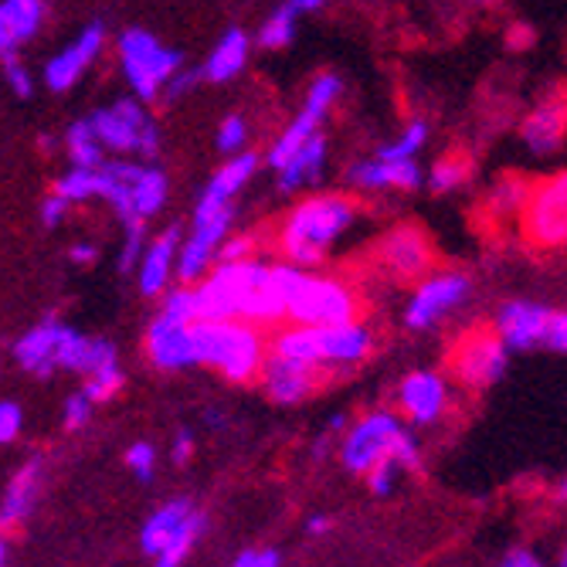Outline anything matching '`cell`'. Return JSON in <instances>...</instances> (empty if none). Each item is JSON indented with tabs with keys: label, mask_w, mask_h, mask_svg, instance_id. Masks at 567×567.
I'll return each instance as SVG.
<instances>
[{
	"label": "cell",
	"mask_w": 567,
	"mask_h": 567,
	"mask_svg": "<svg viewBox=\"0 0 567 567\" xmlns=\"http://www.w3.org/2000/svg\"><path fill=\"white\" fill-rule=\"evenodd\" d=\"M292 327H340L360 320V296L337 276H317L289 262V317Z\"/></svg>",
	"instance_id": "obj_5"
},
{
	"label": "cell",
	"mask_w": 567,
	"mask_h": 567,
	"mask_svg": "<svg viewBox=\"0 0 567 567\" xmlns=\"http://www.w3.org/2000/svg\"><path fill=\"white\" fill-rule=\"evenodd\" d=\"M146 360L157 371H184L197 364V343H194V323L174 320L167 313H157L146 327Z\"/></svg>",
	"instance_id": "obj_15"
},
{
	"label": "cell",
	"mask_w": 567,
	"mask_h": 567,
	"mask_svg": "<svg viewBox=\"0 0 567 567\" xmlns=\"http://www.w3.org/2000/svg\"><path fill=\"white\" fill-rule=\"evenodd\" d=\"M347 184L353 190H419L425 184V171L419 161H381L374 153V157L347 167Z\"/></svg>",
	"instance_id": "obj_23"
},
{
	"label": "cell",
	"mask_w": 567,
	"mask_h": 567,
	"mask_svg": "<svg viewBox=\"0 0 567 567\" xmlns=\"http://www.w3.org/2000/svg\"><path fill=\"white\" fill-rule=\"evenodd\" d=\"M0 567H11V540L0 544Z\"/></svg>",
	"instance_id": "obj_56"
},
{
	"label": "cell",
	"mask_w": 567,
	"mask_h": 567,
	"mask_svg": "<svg viewBox=\"0 0 567 567\" xmlns=\"http://www.w3.org/2000/svg\"><path fill=\"white\" fill-rule=\"evenodd\" d=\"M197 517V506L190 499H167L150 513L143 530H140V547L146 557H157L190 520Z\"/></svg>",
	"instance_id": "obj_25"
},
{
	"label": "cell",
	"mask_w": 567,
	"mask_h": 567,
	"mask_svg": "<svg viewBox=\"0 0 567 567\" xmlns=\"http://www.w3.org/2000/svg\"><path fill=\"white\" fill-rule=\"evenodd\" d=\"M534 41H537V34H534L530 24H513V28L506 31V44H509L513 51H527V48H534Z\"/></svg>",
	"instance_id": "obj_50"
},
{
	"label": "cell",
	"mask_w": 567,
	"mask_h": 567,
	"mask_svg": "<svg viewBox=\"0 0 567 567\" xmlns=\"http://www.w3.org/2000/svg\"><path fill=\"white\" fill-rule=\"evenodd\" d=\"M102 44H106V28H102V21H92L89 28H82L59 51V55L44 65V85H48V92H69V89H75V82L102 55Z\"/></svg>",
	"instance_id": "obj_17"
},
{
	"label": "cell",
	"mask_w": 567,
	"mask_h": 567,
	"mask_svg": "<svg viewBox=\"0 0 567 567\" xmlns=\"http://www.w3.org/2000/svg\"><path fill=\"white\" fill-rule=\"evenodd\" d=\"M337 455L343 470L357 476H368L381 462H401L404 470H422V445L408 432V422L398 411L388 408H374L353 419L337 445Z\"/></svg>",
	"instance_id": "obj_2"
},
{
	"label": "cell",
	"mask_w": 567,
	"mask_h": 567,
	"mask_svg": "<svg viewBox=\"0 0 567 567\" xmlns=\"http://www.w3.org/2000/svg\"><path fill=\"white\" fill-rule=\"evenodd\" d=\"M476 4H493V0H476Z\"/></svg>",
	"instance_id": "obj_59"
},
{
	"label": "cell",
	"mask_w": 567,
	"mask_h": 567,
	"mask_svg": "<svg viewBox=\"0 0 567 567\" xmlns=\"http://www.w3.org/2000/svg\"><path fill=\"white\" fill-rule=\"evenodd\" d=\"M204 79V69H181L171 82H167V89H164V102H181L187 92H194V85Z\"/></svg>",
	"instance_id": "obj_43"
},
{
	"label": "cell",
	"mask_w": 567,
	"mask_h": 567,
	"mask_svg": "<svg viewBox=\"0 0 567 567\" xmlns=\"http://www.w3.org/2000/svg\"><path fill=\"white\" fill-rule=\"evenodd\" d=\"M130 194H133V208L140 218H153L164 212L167 194H171V181L161 167H140L130 177Z\"/></svg>",
	"instance_id": "obj_28"
},
{
	"label": "cell",
	"mask_w": 567,
	"mask_h": 567,
	"mask_svg": "<svg viewBox=\"0 0 567 567\" xmlns=\"http://www.w3.org/2000/svg\"><path fill=\"white\" fill-rule=\"evenodd\" d=\"M374 251H378V266L394 282H422V279H429L432 262H435L432 241L415 225H398V228H391L378 241Z\"/></svg>",
	"instance_id": "obj_13"
},
{
	"label": "cell",
	"mask_w": 567,
	"mask_h": 567,
	"mask_svg": "<svg viewBox=\"0 0 567 567\" xmlns=\"http://www.w3.org/2000/svg\"><path fill=\"white\" fill-rule=\"evenodd\" d=\"M181 245H184V235L177 225L164 228L157 238H150L143 259L136 266V286L143 296L157 299L171 289V276H177V259H181Z\"/></svg>",
	"instance_id": "obj_20"
},
{
	"label": "cell",
	"mask_w": 567,
	"mask_h": 567,
	"mask_svg": "<svg viewBox=\"0 0 567 567\" xmlns=\"http://www.w3.org/2000/svg\"><path fill=\"white\" fill-rule=\"evenodd\" d=\"M204 422H208L212 429H228V419L221 415V411H208V415H204Z\"/></svg>",
	"instance_id": "obj_55"
},
{
	"label": "cell",
	"mask_w": 567,
	"mask_h": 567,
	"mask_svg": "<svg viewBox=\"0 0 567 567\" xmlns=\"http://www.w3.org/2000/svg\"><path fill=\"white\" fill-rule=\"evenodd\" d=\"M296 21H299V11H292V4H282V8H276L266 21H262V28H259V41L266 51H282V48H289L292 44V38H296Z\"/></svg>",
	"instance_id": "obj_34"
},
{
	"label": "cell",
	"mask_w": 567,
	"mask_h": 567,
	"mask_svg": "<svg viewBox=\"0 0 567 567\" xmlns=\"http://www.w3.org/2000/svg\"><path fill=\"white\" fill-rule=\"evenodd\" d=\"M470 174H473L470 157H462V153H445L442 161L432 164L425 184H429L432 194H452V190H458L462 184L470 181Z\"/></svg>",
	"instance_id": "obj_31"
},
{
	"label": "cell",
	"mask_w": 567,
	"mask_h": 567,
	"mask_svg": "<svg viewBox=\"0 0 567 567\" xmlns=\"http://www.w3.org/2000/svg\"><path fill=\"white\" fill-rule=\"evenodd\" d=\"M509 368V347L496 330H470L452 343L449 374L466 391H489Z\"/></svg>",
	"instance_id": "obj_8"
},
{
	"label": "cell",
	"mask_w": 567,
	"mask_h": 567,
	"mask_svg": "<svg viewBox=\"0 0 567 567\" xmlns=\"http://www.w3.org/2000/svg\"><path fill=\"white\" fill-rule=\"evenodd\" d=\"M65 153L72 167H85V171H99L106 167V146L95 136L89 120H75L65 133Z\"/></svg>",
	"instance_id": "obj_29"
},
{
	"label": "cell",
	"mask_w": 567,
	"mask_h": 567,
	"mask_svg": "<svg viewBox=\"0 0 567 567\" xmlns=\"http://www.w3.org/2000/svg\"><path fill=\"white\" fill-rule=\"evenodd\" d=\"M245 143H248V123L241 116H228L218 126V150L235 157V153H245Z\"/></svg>",
	"instance_id": "obj_40"
},
{
	"label": "cell",
	"mask_w": 567,
	"mask_h": 567,
	"mask_svg": "<svg viewBox=\"0 0 567 567\" xmlns=\"http://www.w3.org/2000/svg\"><path fill=\"white\" fill-rule=\"evenodd\" d=\"M425 143H429V120H411L394 143L378 150V157L381 161H419Z\"/></svg>",
	"instance_id": "obj_35"
},
{
	"label": "cell",
	"mask_w": 567,
	"mask_h": 567,
	"mask_svg": "<svg viewBox=\"0 0 567 567\" xmlns=\"http://www.w3.org/2000/svg\"><path fill=\"white\" fill-rule=\"evenodd\" d=\"M340 92H343L340 75L323 72V75L313 79V85H309V92H306L302 110L292 116V123H289V126L276 136V143L269 146V153H266V164H269V167L282 171L309 140L320 136V123H323L327 113L333 110V102L340 99Z\"/></svg>",
	"instance_id": "obj_10"
},
{
	"label": "cell",
	"mask_w": 567,
	"mask_h": 567,
	"mask_svg": "<svg viewBox=\"0 0 567 567\" xmlns=\"http://www.w3.org/2000/svg\"><path fill=\"white\" fill-rule=\"evenodd\" d=\"M544 347L554 350V353H567V309H554V313H550Z\"/></svg>",
	"instance_id": "obj_45"
},
{
	"label": "cell",
	"mask_w": 567,
	"mask_h": 567,
	"mask_svg": "<svg viewBox=\"0 0 567 567\" xmlns=\"http://www.w3.org/2000/svg\"><path fill=\"white\" fill-rule=\"evenodd\" d=\"M123 384H126V374H123L120 364H113V368H102V371H95L92 378H85V394H89L95 404H110V401L123 391Z\"/></svg>",
	"instance_id": "obj_37"
},
{
	"label": "cell",
	"mask_w": 567,
	"mask_h": 567,
	"mask_svg": "<svg viewBox=\"0 0 567 567\" xmlns=\"http://www.w3.org/2000/svg\"><path fill=\"white\" fill-rule=\"evenodd\" d=\"M302 364H313L323 374H347L374 353V330L364 320L340 327H286L269 343Z\"/></svg>",
	"instance_id": "obj_3"
},
{
	"label": "cell",
	"mask_w": 567,
	"mask_h": 567,
	"mask_svg": "<svg viewBox=\"0 0 567 567\" xmlns=\"http://www.w3.org/2000/svg\"><path fill=\"white\" fill-rule=\"evenodd\" d=\"M550 313L554 309L537 302V299H509L496 309L493 330L503 337V343L517 353L537 350L547 340V327H550Z\"/></svg>",
	"instance_id": "obj_16"
},
{
	"label": "cell",
	"mask_w": 567,
	"mask_h": 567,
	"mask_svg": "<svg viewBox=\"0 0 567 567\" xmlns=\"http://www.w3.org/2000/svg\"><path fill=\"white\" fill-rule=\"evenodd\" d=\"M21 429H24V408L8 398L4 404H0V442L14 445L18 435H21Z\"/></svg>",
	"instance_id": "obj_42"
},
{
	"label": "cell",
	"mask_w": 567,
	"mask_h": 567,
	"mask_svg": "<svg viewBox=\"0 0 567 567\" xmlns=\"http://www.w3.org/2000/svg\"><path fill=\"white\" fill-rule=\"evenodd\" d=\"M69 259H72L75 266H95L99 248H95L92 241H75V245H72V251H69Z\"/></svg>",
	"instance_id": "obj_52"
},
{
	"label": "cell",
	"mask_w": 567,
	"mask_h": 567,
	"mask_svg": "<svg viewBox=\"0 0 567 567\" xmlns=\"http://www.w3.org/2000/svg\"><path fill=\"white\" fill-rule=\"evenodd\" d=\"M44 458L41 455H31L28 462L14 470V476L8 480L4 486V496H0V527L4 530H14L21 524H28V517L34 513L38 499H41V489H44Z\"/></svg>",
	"instance_id": "obj_21"
},
{
	"label": "cell",
	"mask_w": 567,
	"mask_h": 567,
	"mask_svg": "<svg viewBox=\"0 0 567 567\" xmlns=\"http://www.w3.org/2000/svg\"><path fill=\"white\" fill-rule=\"evenodd\" d=\"M126 470L140 480V483H150L157 476V445L140 439L126 449Z\"/></svg>",
	"instance_id": "obj_39"
},
{
	"label": "cell",
	"mask_w": 567,
	"mask_h": 567,
	"mask_svg": "<svg viewBox=\"0 0 567 567\" xmlns=\"http://www.w3.org/2000/svg\"><path fill=\"white\" fill-rule=\"evenodd\" d=\"M69 323H62L59 317H44L41 323H34L31 330H24L11 353L18 360V368L28 371L31 378H51L59 368V350H62V333H65Z\"/></svg>",
	"instance_id": "obj_18"
},
{
	"label": "cell",
	"mask_w": 567,
	"mask_h": 567,
	"mask_svg": "<svg viewBox=\"0 0 567 567\" xmlns=\"http://www.w3.org/2000/svg\"><path fill=\"white\" fill-rule=\"evenodd\" d=\"M567 136V92L550 89L520 123V140L530 153H554Z\"/></svg>",
	"instance_id": "obj_22"
},
{
	"label": "cell",
	"mask_w": 567,
	"mask_h": 567,
	"mask_svg": "<svg viewBox=\"0 0 567 567\" xmlns=\"http://www.w3.org/2000/svg\"><path fill=\"white\" fill-rule=\"evenodd\" d=\"M110 164V161H106ZM55 190L65 197V200H72V204H79V200H89V197H102V190H106V171H85V167H72L69 174H62L59 181H55Z\"/></svg>",
	"instance_id": "obj_32"
},
{
	"label": "cell",
	"mask_w": 567,
	"mask_h": 567,
	"mask_svg": "<svg viewBox=\"0 0 567 567\" xmlns=\"http://www.w3.org/2000/svg\"><path fill=\"white\" fill-rule=\"evenodd\" d=\"M557 567H567V544H564V550H560V560H557Z\"/></svg>",
	"instance_id": "obj_58"
},
{
	"label": "cell",
	"mask_w": 567,
	"mask_h": 567,
	"mask_svg": "<svg viewBox=\"0 0 567 567\" xmlns=\"http://www.w3.org/2000/svg\"><path fill=\"white\" fill-rule=\"evenodd\" d=\"M204 527H208V517L197 509V517L157 554L153 557V567H184V560L194 554V547H197V540H200V534H204Z\"/></svg>",
	"instance_id": "obj_33"
},
{
	"label": "cell",
	"mask_w": 567,
	"mask_h": 567,
	"mask_svg": "<svg viewBox=\"0 0 567 567\" xmlns=\"http://www.w3.org/2000/svg\"><path fill=\"white\" fill-rule=\"evenodd\" d=\"M194 452H197L194 432H190V429H181V432L174 435V442H171V462H174V466H187V462L194 458Z\"/></svg>",
	"instance_id": "obj_47"
},
{
	"label": "cell",
	"mask_w": 567,
	"mask_h": 567,
	"mask_svg": "<svg viewBox=\"0 0 567 567\" xmlns=\"http://www.w3.org/2000/svg\"><path fill=\"white\" fill-rule=\"evenodd\" d=\"M534 194V184H527L517 174H506L489 187V208L496 218H509V215H524L527 200Z\"/></svg>",
	"instance_id": "obj_30"
},
{
	"label": "cell",
	"mask_w": 567,
	"mask_h": 567,
	"mask_svg": "<svg viewBox=\"0 0 567 567\" xmlns=\"http://www.w3.org/2000/svg\"><path fill=\"white\" fill-rule=\"evenodd\" d=\"M327 171V136H313L309 140L296 157L279 171V190L282 194H292L299 187H317L320 177Z\"/></svg>",
	"instance_id": "obj_27"
},
{
	"label": "cell",
	"mask_w": 567,
	"mask_h": 567,
	"mask_svg": "<svg viewBox=\"0 0 567 567\" xmlns=\"http://www.w3.org/2000/svg\"><path fill=\"white\" fill-rule=\"evenodd\" d=\"M95 401L85 394V388L82 391H75V394H69L65 398V408H62V425H65V432H82V429H89L92 425V415H95Z\"/></svg>",
	"instance_id": "obj_38"
},
{
	"label": "cell",
	"mask_w": 567,
	"mask_h": 567,
	"mask_svg": "<svg viewBox=\"0 0 567 567\" xmlns=\"http://www.w3.org/2000/svg\"><path fill=\"white\" fill-rule=\"evenodd\" d=\"M120 69L130 82V92L143 102L164 99L167 82L184 69V55L177 48H167L157 34L143 28H126L116 41Z\"/></svg>",
	"instance_id": "obj_6"
},
{
	"label": "cell",
	"mask_w": 567,
	"mask_h": 567,
	"mask_svg": "<svg viewBox=\"0 0 567 567\" xmlns=\"http://www.w3.org/2000/svg\"><path fill=\"white\" fill-rule=\"evenodd\" d=\"M48 14V0H4L0 4V59L4 65L18 62V48L28 44Z\"/></svg>",
	"instance_id": "obj_24"
},
{
	"label": "cell",
	"mask_w": 567,
	"mask_h": 567,
	"mask_svg": "<svg viewBox=\"0 0 567 567\" xmlns=\"http://www.w3.org/2000/svg\"><path fill=\"white\" fill-rule=\"evenodd\" d=\"M251 248H255L251 235H235V238H228V241L221 245L218 262H245V259H255Z\"/></svg>",
	"instance_id": "obj_46"
},
{
	"label": "cell",
	"mask_w": 567,
	"mask_h": 567,
	"mask_svg": "<svg viewBox=\"0 0 567 567\" xmlns=\"http://www.w3.org/2000/svg\"><path fill=\"white\" fill-rule=\"evenodd\" d=\"M520 221L530 245L540 248L567 245V174H557L534 187Z\"/></svg>",
	"instance_id": "obj_12"
},
{
	"label": "cell",
	"mask_w": 567,
	"mask_h": 567,
	"mask_svg": "<svg viewBox=\"0 0 567 567\" xmlns=\"http://www.w3.org/2000/svg\"><path fill=\"white\" fill-rule=\"evenodd\" d=\"M401 473H404V466L401 462H381V466H374L364 480H368V489L374 493V496H391L394 489H398V480H401Z\"/></svg>",
	"instance_id": "obj_41"
},
{
	"label": "cell",
	"mask_w": 567,
	"mask_h": 567,
	"mask_svg": "<svg viewBox=\"0 0 567 567\" xmlns=\"http://www.w3.org/2000/svg\"><path fill=\"white\" fill-rule=\"evenodd\" d=\"M231 567H282V560H279V550L266 547V550H245V554H238Z\"/></svg>",
	"instance_id": "obj_49"
},
{
	"label": "cell",
	"mask_w": 567,
	"mask_h": 567,
	"mask_svg": "<svg viewBox=\"0 0 567 567\" xmlns=\"http://www.w3.org/2000/svg\"><path fill=\"white\" fill-rule=\"evenodd\" d=\"M255 171H259V153H251V150L235 153V157L221 171H215V177L208 181V187H204V194L197 197L194 218H215V215L235 208L231 200L238 197V190H245V184L255 177Z\"/></svg>",
	"instance_id": "obj_19"
},
{
	"label": "cell",
	"mask_w": 567,
	"mask_h": 567,
	"mask_svg": "<svg viewBox=\"0 0 567 567\" xmlns=\"http://www.w3.org/2000/svg\"><path fill=\"white\" fill-rule=\"evenodd\" d=\"M353 218L357 204L347 194H317L299 200L279 231V248L286 262L309 272L320 269L330 245L353 225Z\"/></svg>",
	"instance_id": "obj_1"
},
{
	"label": "cell",
	"mask_w": 567,
	"mask_h": 567,
	"mask_svg": "<svg viewBox=\"0 0 567 567\" xmlns=\"http://www.w3.org/2000/svg\"><path fill=\"white\" fill-rule=\"evenodd\" d=\"M161 313L174 317V320H184V323H200V309H197V289L181 282L174 289L164 292L161 299Z\"/></svg>",
	"instance_id": "obj_36"
},
{
	"label": "cell",
	"mask_w": 567,
	"mask_h": 567,
	"mask_svg": "<svg viewBox=\"0 0 567 567\" xmlns=\"http://www.w3.org/2000/svg\"><path fill=\"white\" fill-rule=\"evenodd\" d=\"M69 208H72V200H65L59 190H51V194L41 200V225H44V228H59V225L65 221Z\"/></svg>",
	"instance_id": "obj_44"
},
{
	"label": "cell",
	"mask_w": 567,
	"mask_h": 567,
	"mask_svg": "<svg viewBox=\"0 0 567 567\" xmlns=\"http://www.w3.org/2000/svg\"><path fill=\"white\" fill-rule=\"evenodd\" d=\"M286 4H292V11H299V14H313L327 4V0H286Z\"/></svg>",
	"instance_id": "obj_54"
},
{
	"label": "cell",
	"mask_w": 567,
	"mask_h": 567,
	"mask_svg": "<svg viewBox=\"0 0 567 567\" xmlns=\"http://www.w3.org/2000/svg\"><path fill=\"white\" fill-rule=\"evenodd\" d=\"M89 123L110 153H130L140 161L161 157V126L143 110V99L136 95L116 99L106 110H95Z\"/></svg>",
	"instance_id": "obj_7"
},
{
	"label": "cell",
	"mask_w": 567,
	"mask_h": 567,
	"mask_svg": "<svg viewBox=\"0 0 567 567\" xmlns=\"http://www.w3.org/2000/svg\"><path fill=\"white\" fill-rule=\"evenodd\" d=\"M470 299H473V279L466 272L445 269L415 286V292L404 302L401 320L411 333H429L439 323H445L452 313H458Z\"/></svg>",
	"instance_id": "obj_9"
},
{
	"label": "cell",
	"mask_w": 567,
	"mask_h": 567,
	"mask_svg": "<svg viewBox=\"0 0 567 567\" xmlns=\"http://www.w3.org/2000/svg\"><path fill=\"white\" fill-rule=\"evenodd\" d=\"M197 364L215 368L231 384L259 381L269 347L255 323L245 320H200L194 323Z\"/></svg>",
	"instance_id": "obj_4"
},
{
	"label": "cell",
	"mask_w": 567,
	"mask_h": 567,
	"mask_svg": "<svg viewBox=\"0 0 567 567\" xmlns=\"http://www.w3.org/2000/svg\"><path fill=\"white\" fill-rule=\"evenodd\" d=\"M333 530V520L327 517V513H313V517L306 520V534L309 537H323V534H330Z\"/></svg>",
	"instance_id": "obj_53"
},
{
	"label": "cell",
	"mask_w": 567,
	"mask_h": 567,
	"mask_svg": "<svg viewBox=\"0 0 567 567\" xmlns=\"http://www.w3.org/2000/svg\"><path fill=\"white\" fill-rule=\"evenodd\" d=\"M248 51H251V38L241 31V28H228L221 34V41L212 48V55L208 62H204V82H231L245 65H248Z\"/></svg>",
	"instance_id": "obj_26"
},
{
	"label": "cell",
	"mask_w": 567,
	"mask_h": 567,
	"mask_svg": "<svg viewBox=\"0 0 567 567\" xmlns=\"http://www.w3.org/2000/svg\"><path fill=\"white\" fill-rule=\"evenodd\" d=\"M394 404L398 415L415 425V429H432L449 415L452 404V391H449V378L439 371H411L398 381L394 388Z\"/></svg>",
	"instance_id": "obj_11"
},
{
	"label": "cell",
	"mask_w": 567,
	"mask_h": 567,
	"mask_svg": "<svg viewBox=\"0 0 567 567\" xmlns=\"http://www.w3.org/2000/svg\"><path fill=\"white\" fill-rule=\"evenodd\" d=\"M323 371L313 368V364H302V360H292L286 353H276L269 347V357H266V368L259 374V384L266 391V398L272 404H282V408H296L302 401H309L320 384H323Z\"/></svg>",
	"instance_id": "obj_14"
},
{
	"label": "cell",
	"mask_w": 567,
	"mask_h": 567,
	"mask_svg": "<svg viewBox=\"0 0 567 567\" xmlns=\"http://www.w3.org/2000/svg\"><path fill=\"white\" fill-rule=\"evenodd\" d=\"M499 567H547L534 550H527V547H517V550H509L503 560H499Z\"/></svg>",
	"instance_id": "obj_51"
},
{
	"label": "cell",
	"mask_w": 567,
	"mask_h": 567,
	"mask_svg": "<svg viewBox=\"0 0 567 567\" xmlns=\"http://www.w3.org/2000/svg\"><path fill=\"white\" fill-rule=\"evenodd\" d=\"M4 69H8V82H11L14 95H18V99H31V95H34V79H31V72H28L21 62H11V65H4Z\"/></svg>",
	"instance_id": "obj_48"
},
{
	"label": "cell",
	"mask_w": 567,
	"mask_h": 567,
	"mask_svg": "<svg viewBox=\"0 0 567 567\" xmlns=\"http://www.w3.org/2000/svg\"><path fill=\"white\" fill-rule=\"evenodd\" d=\"M557 499H560V503H567V476L557 483Z\"/></svg>",
	"instance_id": "obj_57"
}]
</instances>
